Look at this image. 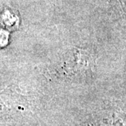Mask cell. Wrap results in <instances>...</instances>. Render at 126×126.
<instances>
[{"label": "cell", "mask_w": 126, "mask_h": 126, "mask_svg": "<svg viewBox=\"0 0 126 126\" xmlns=\"http://www.w3.org/2000/svg\"><path fill=\"white\" fill-rule=\"evenodd\" d=\"M9 39V36L6 32L1 30L0 31V48H3L7 44Z\"/></svg>", "instance_id": "2"}, {"label": "cell", "mask_w": 126, "mask_h": 126, "mask_svg": "<svg viewBox=\"0 0 126 126\" xmlns=\"http://www.w3.org/2000/svg\"><path fill=\"white\" fill-rule=\"evenodd\" d=\"M93 61L91 54L87 50L72 47L60 57L56 69L60 77L78 78L90 72Z\"/></svg>", "instance_id": "1"}]
</instances>
